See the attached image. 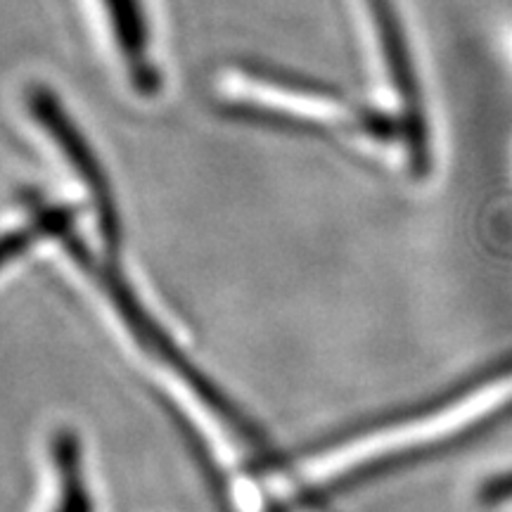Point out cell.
Instances as JSON below:
<instances>
[{"mask_svg":"<svg viewBox=\"0 0 512 512\" xmlns=\"http://www.w3.org/2000/svg\"><path fill=\"white\" fill-rule=\"evenodd\" d=\"M53 223H55V228L62 233L64 245L72 249L76 256H79L81 264L86 266L88 271H93V275H98L102 287H105V290L110 292L112 302L117 304V309L121 311V316L126 318L128 325H131V330L136 332V335L143 339L147 347L155 351V354L162 358V361L169 363V366L174 368L176 373L181 375L183 380L188 382L192 389H195V394L200 396L204 403H207L211 411L219 415L223 422H228V425L240 434V439L245 441V444L254 446V448H264L266 446V439L261 437V432L256 430V427L247 418H242V415L235 411L233 406H230V401L223 399L219 389H216L214 384H211L207 377L200 373V370H195V366H192L188 358H185L181 351H178L174 344H171V339L166 337L164 332L157 328L155 320H150V316H147V313L140 309L138 302H136V297H133V294L126 290V285L121 283L119 275L114 273L110 266L95 264L91 256L86 254V249H83L81 242L74 240L72 235H69L67 230H64V228H67V216L57 211V214L53 216Z\"/></svg>","mask_w":512,"mask_h":512,"instance_id":"1","label":"cell"},{"mask_svg":"<svg viewBox=\"0 0 512 512\" xmlns=\"http://www.w3.org/2000/svg\"><path fill=\"white\" fill-rule=\"evenodd\" d=\"M366 5L368 29L377 50L382 53L384 69H387L389 81L394 91L399 93L403 107V131H406L408 155L415 174H427L430 169V145H427V126L425 110H422L420 86L415 79V69L408 50L406 34L399 12H396L394 0H363Z\"/></svg>","mask_w":512,"mask_h":512,"instance_id":"2","label":"cell"},{"mask_svg":"<svg viewBox=\"0 0 512 512\" xmlns=\"http://www.w3.org/2000/svg\"><path fill=\"white\" fill-rule=\"evenodd\" d=\"M29 112L34 114V119L46 128L50 138L60 145L64 157L69 159V164L74 166L76 174L81 176V181L88 185V190L93 192V200L98 204V219L102 226V238L107 245H117L119 240V216L117 207H114L110 183H107L105 174H102L98 159L93 157L91 147L83 140L81 131L72 124V119L67 117L60 100L55 98L48 88L34 86L29 91Z\"/></svg>","mask_w":512,"mask_h":512,"instance_id":"3","label":"cell"},{"mask_svg":"<svg viewBox=\"0 0 512 512\" xmlns=\"http://www.w3.org/2000/svg\"><path fill=\"white\" fill-rule=\"evenodd\" d=\"M128 74L143 93H155L159 76L150 57V17L145 0H98Z\"/></svg>","mask_w":512,"mask_h":512,"instance_id":"4","label":"cell"},{"mask_svg":"<svg viewBox=\"0 0 512 512\" xmlns=\"http://www.w3.org/2000/svg\"><path fill=\"white\" fill-rule=\"evenodd\" d=\"M482 501L494 505L503 501H512V472H505V475L489 479L482 486Z\"/></svg>","mask_w":512,"mask_h":512,"instance_id":"5","label":"cell"},{"mask_svg":"<svg viewBox=\"0 0 512 512\" xmlns=\"http://www.w3.org/2000/svg\"><path fill=\"white\" fill-rule=\"evenodd\" d=\"M34 238L31 230H22V233H8L0 238V268L8 264L10 259H15L17 254H22L27 245Z\"/></svg>","mask_w":512,"mask_h":512,"instance_id":"6","label":"cell"}]
</instances>
